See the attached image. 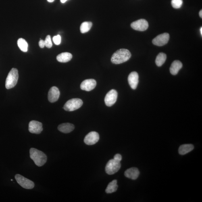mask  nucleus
<instances>
[{
	"mask_svg": "<svg viewBox=\"0 0 202 202\" xmlns=\"http://www.w3.org/2000/svg\"><path fill=\"white\" fill-rule=\"evenodd\" d=\"M131 56V54L128 50L121 49L113 54L111 61L113 64H120L128 60Z\"/></svg>",
	"mask_w": 202,
	"mask_h": 202,
	"instance_id": "1",
	"label": "nucleus"
},
{
	"mask_svg": "<svg viewBox=\"0 0 202 202\" xmlns=\"http://www.w3.org/2000/svg\"><path fill=\"white\" fill-rule=\"evenodd\" d=\"M30 155L31 159L38 167L43 166L47 161V157L45 154L35 148H31Z\"/></svg>",
	"mask_w": 202,
	"mask_h": 202,
	"instance_id": "2",
	"label": "nucleus"
},
{
	"mask_svg": "<svg viewBox=\"0 0 202 202\" xmlns=\"http://www.w3.org/2000/svg\"><path fill=\"white\" fill-rule=\"evenodd\" d=\"M18 70L12 68L9 73L5 82V87L7 89H11L16 85L18 79Z\"/></svg>",
	"mask_w": 202,
	"mask_h": 202,
	"instance_id": "3",
	"label": "nucleus"
},
{
	"mask_svg": "<svg viewBox=\"0 0 202 202\" xmlns=\"http://www.w3.org/2000/svg\"><path fill=\"white\" fill-rule=\"evenodd\" d=\"M83 101L82 100L78 98L71 99L67 101L65 104L63 108L67 111H73L79 109L82 106Z\"/></svg>",
	"mask_w": 202,
	"mask_h": 202,
	"instance_id": "4",
	"label": "nucleus"
},
{
	"mask_svg": "<svg viewBox=\"0 0 202 202\" xmlns=\"http://www.w3.org/2000/svg\"><path fill=\"white\" fill-rule=\"evenodd\" d=\"M121 167L120 162L115 160L114 159H111L108 162L106 166V172L109 175L113 174L118 172Z\"/></svg>",
	"mask_w": 202,
	"mask_h": 202,
	"instance_id": "5",
	"label": "nucleus"
},
{
	"mask_svg": "<svg viewBox=\"0 0 202 202\" xmlns=\"http://www.w3.org/2000/svg\"><path fill=\"white\" fill-rule=\"evenodd\" d=\"M15 178L19 185L26 189H30L33 188L34 184L33 182L19 174L15 175Z\"/></svg>",
	"mask_w": 202,
	"mask_h": 202,
	"instance_id": "6",
	"label": "nucleus"
},
{
	"mask_svg": "<svg viewBox=\"0 0 202 202\" xmlns=\"http://www.w3.org/2000/svg\"><path fill=\"white\" fill-rule=\"evenodd\" d=\"M118 97V93L116 90H111L105 96V102L106 105L108 107L112 106L116 102Z\"/></svg>",
	"mask_w": 202,
	"mask_h": 202,
	"instance_id": "7",
	"label": "nucleus"
},
{
	"mask_svg": "<svg viewBox=\"0 0 202 202\" xmlns=\"http://www.w3.org/2000/svg\"><path fill=\"white\" fill-rule=\"evenodd\" d=\"M131 26L134 30L144 31L147 29L149 24L145 19H142L132 22Z\"/></svg>",
	"mask_w": 202,
	"mask_h": 202,
	"instance_id": "8",
	"label": "nucleus"
},
{
	"mask_svg": "<svg viewBox=\"0 0 202 202\" xmlns=\"http://www.w3.org/2000/svg\"><path fill=\"white\" fill-rule=\"evenodd\" d=\"M170 39V35L168 33H165L159 34L153 40V43L155 45L163 46L166 44Z\"/></svg>",
	"mask_w": 202,
	"mask_h": 202,
	"instance_id": "9",
	"label": "nucleus"
},
{
	"mask_svg": "<svg viewBox=\"0 0 202 202\" xmlns=\"http://www.w3.org/2000/svg\"><path fill=\"white\" fill-rule=\"evenodd\" d=\"M28 130L33 134H40L43 130L42 123L36 121H31L29 123Z\"/></svg>",
	"mask_w": 202,
	"mask_h": 202,
	"instance_id": "10",
	"label": "nucleus"
},
{
	"mask_svg": "<svg viewBox=\"0 0 202 202\" xmlns=\"http://www.w3.org/2000/svg\"><path fill=\"white\" fill-rule=\"evenodd\" d=\"M99 140V134L97 132H92L86 135L84 138V142L86 145H92L97 143Z\"/></svg>",
	"mask_w": 202,
	"mask_h": 202,
	"instance_id": "11",
	"label": "nucleus"
},
{
	"mask_svg": "<svg viewBox=\"0 0 202 202\" xmlns=\"http://www.w3.org/2000/svg\"><path fill=\"white\" fill-rule=\"evenodd\" d=\"M97 85L96 80L94 79H88L84 80L81 84L80 87L83 90L90 91L93 90Z\"/></svg>",
	"mask_w": 202,
	"mask_h": 202,
	"instance_id": "12",
	"label": "nucleus"
},
{
	"mask_svg": "<svg viewBox=\"0 0 202 202\" xmlns=\"http://www.w3.org/2000/svg\"><path fill=\"white\" fill-rule=\"evenodd\" d=\"M60 92L59 90L56 86H53L49 90L48 94V99L51 103H54L58 100Z\"/></svg>",
	"mask_w": 202,
	"mask_h": 202,
	"instance_id": "13",
	"label": "nucleus"
},
{
	"mask_svg": "<svg viewBox=\"0 0 202 202\" xmlns=\"http://www.w3.org/2000/svg\"><path fill=\"white\" fill-rule=\"evenodd\" d=\"M128 83L130 87L133 90H135L138 83V75L136 72H132L129 75L128 78Z\"/></svg>",
	"mask_w": 202,
	"mask_h": 202,
	"instance_id": "14",
	"label": "nucleus"
},
{
	"mask_svg": "<svg viewBox=\"0 0 202 202\" xmlns=\"http://www.w3.org/2000/svg\"><path fill=\"white\" fill-rule=\"evenodd\" d=\"M140 174V172L138 168L136 167H132L127 169L125 172V176L127 178L136 180L138 178Z\"/></svg>",
	"mask_w": 202,
	"mask_h": 202,
	"instance_id": "15",
	"label": "nucleus"
},
{
	"mask_svg": "<svg viewBox=\"0 0 202 202\" xmlns=\"http://www.w3.org/2000/svg\"><path fill=\"white\" fill-rule=\"evenodd\" d=\"M75 126L70 123H65L59 125L58 129L64 133H69L74 130Z\"/></svg>",
	"mask_w": 202,
	"mask_h": 202,
	"instance_id": "16",
	"label": "nucleus"
},
{
	"mask_svg": "<svg viewBox=\"0 0 202 202\" xmlns=\"http://www.w3.org/2000/svg\"><path fill=\"white\" fill-rule=\"evenodd\" d=\"M183 65L180 61L175 60L171 65L170 67V72L173 75H176L178 74L179 71L182 68Z\"/></svg>",
	"mask_w": 202,
	"mask_h": 202,
	"instance_id": "17",
	"label": "nucleus"
},
{
	"mask_svg": "<svg viewBox=\"0 0 202 202\" xmlns=\"http://www.w3.org/2000/svg\"><path fill=\"white\" fill-rule=\"evenodd\" d=\"M72 58V55L70 53L65 52L61 53L58 55L57 59L61 63H66L70 61Z\"/></svg>",
	"mask_w": 202,
	"mask_h": 202,
	"instance_id": "18",
	"label": "nucleus"
},
{
	"mask_svg": "<svg viewBox=\"0 0 202 202\" xmlns=\"http://www.w3.org/2000/svg\"><path fill=\"white\" fill-rule=\"evenodd\" d=\"M194 149V146L192 144H184L180 146L179 149L180 154L184 155L191 152Z\"/></svg>",
	"mask_w": 202,
	"mask_h": 202,
	"instance_id": "19",
	"label": "nucleus"
},
{
	"mask_svg": "<svg viewBox=\"0 0 202 202\" xmlns=\"http://www.w3.org/2000/svg\"><path fill=\"white\" fill-rule=\"evenodd\" d=\"M117 180H114L109 183L105 190L106 193L111 194L117 191L118 188V185H117Z\"/></svg>",
	"mask_w": 202,
	"mask_h": 202,
	"instance_id": "20",
	"label": "nucleus"
},
{
	"mask_svg": "<svg viewBox=\"0 0 202 202\" xmlns=\"http://www.w3.org/2000/svg\"><path fill=\"white\" fill-rule=\"evenodd\" d=\"M167 59V55L165 53H161L157 56L155 63L157 66L160 67L164 64Z\"/></svg>",
	"mask_w": 202,
	"mask_h": 202,
	"instance_id": "21",
	"label": "nucleus"
},
{
	"mask_svg": "<svg viewBox=\"0 0 202 202\" xmlns=\"http://www.w3.org/2000/svg\"><path fill=\"white\" fill-rule=\"evenodd\" d=\"M17 44L21 51L24 52L28 51V45L25 40L23 38H20L17 41Z\"/></svg>",
	"mask_w": 202,
	"mask_h": 202,
	"instance_id": "22",
	"label": "nucleus"
},
{
	"mask_svg": "<svg viewBox=\"0 0 202 202\" xmlns=\"http://www.w3.org/2000/svg\"><path fill=\"white\" fill-rule=\"evenodd\" d=\"M92 23L91 22H84L80 26V32L82 34H85L91 28L92 26Z\"/></svg>",
	"mask_w": 202,
	"mask_h": 202,
	"instance_id": "23",
	"label": "nucleus"
},
{
	"mask_svg": "<svg viewBox=\"0 0 202 202\" xmlns=\"http://www.w3.org/2000/svg\"><path fill=\"white\" fill-rule=\"evenodd\" d=\"M172 5L174 8H180L183 4V0H172Z\"/></svg>",
	"mask_w": 202,
	"mask_h": 202,
	"instance_id": "24",
	"label": "nucleus"
},
{
	"mask_svg": "<svg viewBox=\"0 0 202 202\" xmlns=\"http://www.w3.org/2000/svg\"><path fill=\"white\" fill-rule=\"evenodd\" d=\"M45 46L49 49H50L52 47L53 44L52 42L51 36L50 35H48L46 38L45 40Z\"/></svg>",
	"mask_w": 202,
	"mask_h": 202,
	"instance_id": "25",
	"label": "nucleus"
},
{
	"mask_svg": "<svg viewBox=\"0 0 202 202\" xmlns=\"http://www.w3.org/2000/svg\"><path fill=\"white\" fill-rule=\"evenodd\" d=\"M53 40L55 45H59L60 44L61 42V37L60 35H57L54 36L53 38Z\"/></svg>",
	"mask_w": 202,
	"mask_h": 202,
	"instance_id": "26",
	"label": "nucleus"
},
{
	"mask_svg": "<svg viewBox=\"0 0 202 202\" xmlns=\"http://www.w3.org/2000/svg\"><path fill=\"white\" fill-rule=\"evenodd\" d=\"M113 159L115 160L120 162L122 160V157L120 154H117L115 155Z\"/></svg>",
	"mask_w": 202,
	"mask_h": 202,
	"instance_id": "27",
	"label": "nucleus"
},
{
	"mask_svg": "<svg viewBox=\"0 0 202 202\" xmlns=\"http://www.w3.org/2000/svg\"><path fill=\"white\" fill-rule=\"evenodd\" d=\"M39 45L40 48H44L45 47V44L44 40L40 39L39 42Z\"/></svg>",
	"mask_w": 202,
	"mask_h": 202,
	"instance_id": "28",
	"label": "nucleus"
},
{
	"mask_svg": "<svg viewBox=\"0 0 202 202\" xmlns=\"http://www.w3.org/2000/svg\"><path fill=\"white\" fill-rule=\"evenodd\" d=\"M199 15L200 17L201 18H202V10H201L200 11H199Z\"/></svg>",
	"mask_w": 202,
	"mask_h": 202,
	"instance_id": "29",
	"label": "nucleus"
},
{
	"mask_svg": "<svg viewBox=\"0 0 202 202\" xmlns=\"http://www.w3.org/2000/svg\"><path fill=\"white\" fill-rule=\"evenodd\" d=\"M67 0H60L61 2L62 3H65Z\"/></svg>",
	"mask_w": 202,
	"mask_h": 202,
	"instance_id": "30",
	"label": "nucleus"
},
{
	"mask_svg": "<svg viewBox=\"0 0 202 202\" xmlns=\"http://www.w3.org/2000/svg\"><path fill=\"white\" fill-rule=\"evenodd\" d=\"M47 1L49 3H53L54 1V0H47Z\"/></svg>",
	"mask_w": 202,
	"mask_h": 202,
	"instance_id": "31",
	"label": "nucleus"
},
{
	"mask_svg": "<svg viewBox=\"0 0 202 202\" xmlns=\"http://www.w3.org/2000/svg\"><path fill=\"white\" fill-rule=\"evenodd\" d=\"M200 33H201V35L202 36V27H201V28H200Z\"/></svg>",
	"mask_w": 202,
	"mask_h": 202,
	"instance_id": "32",
	"label": "nucleus"
}]
</instances>
